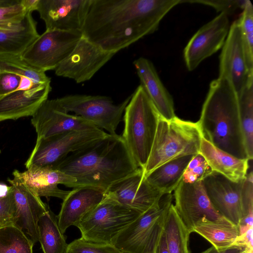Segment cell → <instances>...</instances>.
<instances>
[{
    "label": "cell",
    "instance_id": "obj_1",
    "mask_svg": "<svg viewBox=\"0 0 253 253\" xmlns=\"http://www.w3.org/2000/svg\"><path fill=\"white\" fill-rule=\"evenodd\" d=\"M182 0H92L81 32L103 50L116 54L155 32Z\"/></svg>",
    "mask_w": 253,
    "mask_h": 253
},
{
    "label": "cell",
    "instance_id": "obj_2",
    "mask_svg": "<svg viewBox=\"0 0 253 253\" xmlns=\"http://www.w3.org/2000/svg\"><path fill=\"white\" fill-rule=\"evenodd\" d=\"M74 178L73 188L89 186L105 192L113 185L136 173L139 168L122 135L104 137L70 154L55 165Z\"/></svg>",
    "mask_w": 253,
    "mask_h": 253
},
{
    "label": "cell",
    "instance_id": "obj_3",
    "mask_svg": "<svg viewBox=\"0 0 253 253\" xmlns=\"http://www.w3.org/2000/svg\"><path fill=\"white\" fill-rule=\"evenodd\" d=\"M197 123L203 137L213 146L238 159H248L238 96L226 80L218 78L211 83Z\"/></svg>",
    "mask_w": 253,
    "mask_h": 253
},
{
    "label": "cell",
    "instance_id": "obj_4",
    "mask_svg": "<svg viewBox=\"0 0 253 253\" xmlns=\"http://www.w3.org/2000/svg\"><path fill=\"white\" fill-rule=\"evenodd\" d=\"M160 117L142 87L138 85L124 111L122 136L142 169L148 161Z\"/></svg>",
    "mask_w": 253,
    "mask_h": 253
},
{
    "label": "cell",
    "instance_id": "obj_5",
    "mask_svg": "<svg viewBox=\"0 0 253 253\" xmlns=\"http://www.w3.org/2000/svg\"><path fill=\"white\" fill-rule=\"evenodd\" d=\"M203 137L197 122L178 118H160L147 163L145 175L162 164L181 157L199 153Z\"/></svg>",
    "mask_w": 253,
    "mask_h": 253
},
{
    "label": "cell",
    "instance_id": "obj_6",
    "mask_svg": "<svg viewBox=\"0 0 253 253\" xmlns=\"http://www.w3.org/2000/svg\"><path fill=\"white\" fill-rule=\"evenodd\" d=\"M141 213L105 196L77 224L86 241L112 244L114 239Z\"/></svg>",
    "mask_w": 253,
    "mask_h": 253
},
{
    "label": "cell",
    "instance_id": "obj_7",
    "mask_svg": "<svg viewBox=\"0 0 253 253\" xmlns=\"http://www.w3.org/2000/svg\"><path fill=\"white\" fill-rule=\"evenodd\" d=\"M108 133L98 128L73 130L37 139L26 162L27 169L53 168L68 155L104 137Z\"/></svg>",
    "mask_w": 253,
    "mask_h": 253
},
{
    "label": "cell",
    "instance_id": "obj_8",
    "mask_svg": "<svg viewBox=\"0 0 253 253\" xmlns=\"http://www.w3.org/2000/svg\"><path fill=\"white\" fill-rule=\"evenodd\" d=\"M172 200L171 193L163 195L156 204L125 228L112 244L125 253H144L152 240L163 231Z\"/></svg>",
    "mask_w": 253,
    "mask_h": 253
},
{
    "label": "cell",
    "instance_id": "obj_9",
    "mask_svg": "<svg viewBox=\"0 0 253 253\" xmlns=\"http://www.w3.org/2000/svg\"><path fill=\"white\" fill-rule=\"evenodd\" d=\"M130 96L119 104L101 95L72 94L57 98L68 113L73 112L109 134H116Z\"/></svg>",
    "mask_w": 253,
    "mask_h": 253
},
{
    "label": "cell",
    "instance_id": "obj_10",
    "mask_svg": "<svg viewBox=\"0 0 253 253\" xmlns=\"http://www.w3.org/2000/svg\"><path fill=\"white\" fill-rule=\"evenodd\" d=\"M82 37L80 31L45 30L20 57L37 69L44 72L55 70L72 52Z\"/></svg>",
    "mask_w": 253,
    "mask_h": 253
},
{
    "label": "cell",
    "instance_id": "obj_11",
    "mask_svg": "<svg viewBox=\"0 0 253 253\" xmlns=\"http://www.w3.org/2000/svg\"><path fill=\"white\" fill-rule=\"evenodd\" d=\"M230 25L229 16L219 13L196 32L183 51L184 61L189 71L195 69L203 60L222 47Z\"/></svg>",
    "mask_w": 253,
    "mask_h": 253
},
{
    "label": "cell",
    "instance_id": "obj_12",
    "mask_svg": "<svg viewBox=\"0 0 253 253\" xmlns=\"http://www.w3.org/2000/svg\"><path fill=\"white\" fill-rule=\"evenodd\" d=\"M105 51L83 36L69 55L54 70L56 76L77 83L90 80L115 55Z\"/></svg>",
    "mask_w": 253,
    "mask_h": 253
},
{
    "label": "cell",
    "instance_id": "obj_13",
    "mask_svg": "<svg viewBox=\"0 0 253 253\" xmlns=\"http://www.w3.org/2000/svg\"><path fill=\"white\" fill-rule=\"evenodd\" d=\"M244 181L235 182L214 171L202 180L206 193L214 209L237 226L245 215L243 201Z\"/></svg>",
    "mask_w": 253,
    "mask_h": 253
},
{
    "label": "cell",
    "instance_id": "obj_14",
    "mask_svg": "<svg viewBox=\"0 0 253 253\" xmlns=\"http://www.w3.org/2000/svg\"><path fill=\"white\" fill-rule=\"evenodd\" d=\"M174 197L175 210L191 233L196 223L204 216L210 220L232 224L213 207L202 181L189 183L181 180L174 190Z\"/></svg>",
    "mask_w": 253,
    "mask_h": 253
},
{
    "label": "cell",
    "instance_id": "obj_15",
    "mask_svg": "<svg viewBox=\"0 0 253 253\" xmlns=\"http://www.w3.org/2000/svg\"><path fill=\"white\" fill-rule=\"evenodd\" d=\"M219 56L218 78L226 80L238 96L248 82L249 75L243 49L238 19L231 25Z\"/></svg>",
    "mask_w": 253,
    "mask_h": 253
},
{
    "label": "cell",
    "instance_id": "obj_16",
    "mask_svg": "<svg viewBox=\"0 0 253 253\" xmlns=\"http://www.w3.org/2000/svg\"><path fill=\"white\" fill-rule=\"evenodd\" d=\"M92 0H39L37 11L46 30L80 31Z\"/></svg>",
    "mask_w": 253,
    "mask_h": 253
},
{
    "label": "cell",
    "instance_id": "obj_17",
    "mask_svg": "<svg viewBox=\"0 0 253 253\" xmlns=\"http://www.w3.org/2000/svg\"><path fill=\"white\" fill-rule=\"evenodd\" d=\"M105 195L128 208L143 213L156 204L163 194L148 182L140 169L111 186L105 192Z\"/></svg>",
    "mask_w": 253,
    "mask_h": 253
},
{
    "label": "cell",
    "instance_id": "obj_18",
    "mask_svg": "<svg viewBox=\"0 0 253 253\" xmlns=\"http://www.w3.org/2000/svg\"><path fill=\"white\" fill-rule=\"evenodd\" d=\"M37 139L46 138L65 131L97 128L75 115L70 114L57 99H47L32 116Z\"/></svg>",
    "mask_w": 253,
    "mask_h": 253
},
{
    "label": "cell",
    "instance_id": "obj_19",
    "mask_svg": "<svg viewBox=\"0 0 253 253\" xmlns=\"http://www.w3.org/2000/svg\"><path fill=\"white\" fill-rule=\"evenodd\" d=\"M13 178H8L13 193L17 225L27 234L35 244L39 241L38 223L49 207L41 197L32 191L13 171Z\"/></svg>",
    "mask_w": 253,
    "mask_h": 253
},
{
    "label": "cell",
    "instance_id": "obj_20",
    "mask_svg": "<svg viewBox=\"0 0 253 253\" xmlns=\"http://www.w3.org/2000/svg\"><path fill=\"white\" fill-rule=\"evenodd\" d=\"M51 90L50 83H37L0 97V122L33 116L47 99Z\"/></svg>",
    "mask_w": 253,
    "mask_h": 253
},
{
    "label": "cell",
    "instance_id": "obj_21",
    "mask_svg": "<svg viewBox=\"0 0 253 253\" xmlns=\"http://www.w3.org/2000/svg\"><path fill=\"white\" fill-rule=\"evenodd\" d=\"M105 192L89 186L79 187L70 191L63 200L57 216L58 223L64 234L68 228L76 226L80 221L104 198Z\"/></svg>",
    "mask_w": 253,
    "mask_h": 253
},
{
    "label": "cell",
    "instance_id": "obj_22",
    "mask_svg": "<svg viewBox=\"0 0 253 253\" xmlns=\"http://www.w3.org/2000/svg\"><path fill=\"white\" fill-rule=\"evenodd\" d=\"M133 64L140 84L160 116L167 120L176 117L172 96L162 82L152 62L140 57Z\"/></svg>",
    "mask_w": 253,
    "mask_h": 253
},
{
    "label": "cell",
    "instance_id": "obj_23",
    "mask_svg": "<svg viewBox=\"0 0 253 253\" xmlns=\"http://www.w3.org/2000/svg\"><path fill=\"white\" fill-rule=\"evenodd\" d=\"M25 184L39 197H56L64 200L70 191L59 188L58 185L72 188L76 179L62 171L51 168L14 170Z\"/></svg>",
    "mask_w": 253,
    "mask_h": 253
},
{
    "label": "cell",
    "instance_id": "obj_24",
    "mask_svg": "<svg viewBox=\"0 0 253 253\" xmlns=\"http://www.w3.org/2000/svg\"><path fill=\"white\" fill-rule=\"evenodd\" d=\"M39 36L37 22L27 12L21 21L0 30V56H21Z\"/></svg>",
    "mask_w": 253,
    "mask_h": 253
},
{
    "label": "cell",
    "instance_id": "obj_25",
    "mask_svg": "<svg viewBox=\"0 0 253 253\" xmlns=\"http://www.w3.org/2000/svg\"><path fill=\"white\" fill-rule=\"evenodd\" d=\"M199 153L204 157L212 171L219 173L230 180H244L249 168L248 159H240L213 146L202 137Z\"/></svg>",
    "mask_w": 253,
    "mask_h": 253
},
{
    "label": "cell",
    "instance_id": "obj_26",
    "mask_svg": "<svg viewBox=\"0 0 253 253\" xmlns=\"http://www.w3.org/2000/svg\"><path fill=\"white\" fill-rule=\"evenodd\" d=\"M194 155L167 162L144 176L148 182L163 195L171 193L182 180L184 172Z\"/></svg>",
    "mask_w": 253,
    "mask_h": 253
},
{
    "label": "cell",
    "instance_id": "obj_27",
    "mask_svg": "<svg viewBox=\"0 0 253 253\" xmlns=\"http://www.w3.org/2000/svg\"><path fill=\"white\" fill-rule=\"evenodd\" d=\"M193 232L202 236L218 251L235 247L239 235L238 226L210 220L205 216L196 223Z\"/></svg>",
    "mask_w": 253,
    "mask_h": 253
},
{
    "label": "cell",
    "instance_id": "obj_28",
    "mask_svg": "<svg viewBox=\"0 0 253 253\" xmlns=\"http://www.w3.org/2000/svg\"><path fill=\"white\" fill-rule=\"evenodd\" d=\"M38 229L43 253H66L68 244L59 228L57 215L49 208L40 219Z\"/></svg>",
    "mask_w": 253,
    "mask_h": 253
},
{
    "label": "cell",
    "instance_id": "obj_29",
    "mask_svg": "<svg viewBox=\"0 0 253 253\" xmlns=\"http://www.w3.org/2000/svg\"><path fill=\"white\" fill-rule=\"evenodd\" d=\"M164 231L169 253H191L188 248L190 231L171 204L167 213Z\"/></svg>",
    "mask_w": 253,
    "mask_h": 253
},
{
    "label": "cell",
    "instance_id": "obj_30",
    "mask_svg": "<svg viewBox=\"0 0 253 253\" xmlns=\"http://www.w3.org/2000/svg\"><path fill=\"white\" fill-rule=\"evenodd\" d=\"M240 119L249 161L253 158V79L238 95Z\"/></svg>",
    "mask_w": 253,
    "mask_h": 253
},
{
    "label": "cell",
    "instance_id": "obj_31",
    "mask_svg": "<svg viewBox=\"0 0 253 253\" xmlns=\"http://www.w3.org/2000/svg\"><path fill=\"white\" fill-rule=\"evenodd\" d=\"M34 245L16 224L0 229V253H33Z\"/></svg>",
    "mask_w": 253,
    "mask_h": 253
},
{
    "label": "cell",
    "instance_id": "obj_32",
    "mask_svg": "<svg viewBox=\"0 0 253 253\" xmlns=\"http://www.w3.org/2000/svg\"><path fill=\"white\" fill-rule=\"evenodd\" d=\"M238 19L243 49L249 75L253 76V6L247 0Z\"/></svg>",
    "mask_w": 253,
    "mask_h": 253
},
{
    "label": "cell",
    "instance_id": "obj_33",
    "mask_svg": "<svg viewBox=\"0 0 253 253\" xmlns=\"http://www.w3.org/2000/svg\"><path fill=\"white\" fill-rule=\"evenodd\" d=\"M20 57L0 56V69L25 77L35 83H50V79L45 72L33 67Z\"/></svg>",
    "mask_w": 253,
    "mask_h": 253
},
{
    "label": "cell",
    "instance_id": "obj_34",
    "mask_svg": "<svg viewBox=\"0 0 253 253\" xmlns=\"http://www.w3.org/2000/svg\"><path fill=\"white\" fill-rule=\"evenodd\" d=\"M26 13L21 0H0V30L20 22Z\"/></svg>",
    "mask_w": 253,
    "mask_h": 253
},
{
    "label": "cell",
    "instance_id": "obj_35",
    "mask_svg": "<svg viewBox=\"0 0 253 253\" xmlns=\"http://www.w3.org/2000/svg\"><path fill=\"white\" fill-rule=\"evenodd\" d=\"M66 253H125L112 244L86 241L81 238L68 244Z\"/></svg>",
    "mask_w": 253,
    "mask_h": 253
},
{
    "label": "cell",
    "instance_id": "obj_36",
    "mask_svg": "<svg viewBox=\"0 0 253 253\" xmlns=\"http://www.w3.org/2000/svg\"><path fill=\"white\" fill-rule=\"evenodd\" d=\"M212 172L204 157L200 153L194 156L183 175L182 180L193 183L202 181Z\"/></svg>",
    "mask_w": 253,
    "mask_h": 253
},
{
    "label": "cell",
    "instance_id": "obj_37",
    "mask_svg": "<svg viewBox=\"0 0 253 253\" xmlns=\"http://www.w3.org/2000/svg\"><path fill=\"white\" fill-rule=\"evenodd\" d=\"M17 221L15 201L11 187L6 195L0 197V229L16 224Z\"/></svg>",
    "mask_w": 253,
    "mask_h": 253
},
{
    "label": "cell",
    "instance_id": "obj_38",
    "mask_svg": "<svg viewBox=\"0 0 253 253\" xmlns=\"http://www.w3.org/2000/svg\"><path fill=\"white\" fill-rule=\"evenodd\" d=\"M183 3H198L214 8L216 11L224 13L228 16L238 9H243L247 0H182Z\"/></svg>",
    "mask_w": 253,
    "mask_h": 253
},
{
    "label": "cell",
    "instance_id": "obj_39",
    "mask_svg": "<svg viewBox=\"0 0 253 253\" xmlns=\"http://www.w3.org/2000/svg\"><path fill=\"white\" fill-rule=\"evenodd\" d=\"M22 76L0 69V97L17 90Z\"/></svg>",
    "mask_w": 253,
    "mask_h": 253
},
{
    "label": "cell",
    "instance_id": "obj_40",
    "mask_svg": "<svg viewBox=\"0 0 253 253\" xmlns=\"http://www.w3.org/2000/svg\"><path fill=\"white\" fill-rule=\"evenodd\" d=\"M253 227H252L243 234L239 235L236 242L235 246L243 247L250 253H253Z\"/></svg>",
    "mask_w": 253,
    "mask_h": 253
},
{
    "label": "cell",
    "instance_id": "obj_41",
    "mask_svg": "<svg viewBox=\"0 0 253 253\" xmlns=\"http://www.w3.org/2000/svg\"><path fill=\"white\" fill-rule=\"evenodd\" d=\"M244 249H245L243 247L235 246L229 248L227 250H223L222 251H218L213 246H212L201 253H240Z\"/></svg>",
    "mask_w": 253,
    "mask_h": 253
},
{
    "label": "cell",
    "instance_id": "obj_42",
    "mask_svg": "<svg viewBox=\"0 0 253 253\" xmlns=\"http://www.w3.org/2000/svg\"><path fill=\"white\" fill-rule=\"evenodd\" d=\"M39 0H21V3L25 11L31 12L37 10Z\"/></svg>",
    "mask_w": 253,
    "mask_h": 253
},
{
    "label": "cell",
    "instance_id": "obj_43",
    "mask_svg": "<svg viewBox=\"0 0 253 253\" xmlns=\"http://www.w3.org/2000/svg\"><path fill=\"white\" fill-rule=\"evenodd\" d=\"M157 253H169L167 245L164 231H163L160 239L157 248Z\"/></svg>",
    "mask_w": 253,
    "mask_h": 253
},
{
    "label": "cell",
    "instance_id": "obj_44",
    "mask_svg": "<svg viewBox=\"0 0 253 253\" xmlns=\"http://www.w3.org/2000/svg\"><path fill=\"white\" fill-rule=\"evenodd\" d=\"M161 237L155 239L150 244L147 251L144 253H157V248Z\"/></svg>",
    "mask_w": 253,
    "mask_h": 253
},
{
    "label": "cell",
    "instance_id": "obj_45",
    "mask_svg": "<svg viewBox=\"0 0 253 253\" xmlns=\"http://www.w3.org/2000/svg\"><path fill=\"white\" fill-rule=\"evenodd\" d=\"M240 253H250L246 249H244L242 252H241Z\"/></svg>",
    "mask_w": 253,
    "mask_h": 253
},
{
    "label": "cell",
    "instance_id": "obj_46",
    "mask_svg": "<svg viewBox=\"0 0 253 253\" xmlns=\"http://www.w3.org/2000/svg\"></svg>",
    "mask_w": 253,
    "mask_h": 253
}]
</instances>
